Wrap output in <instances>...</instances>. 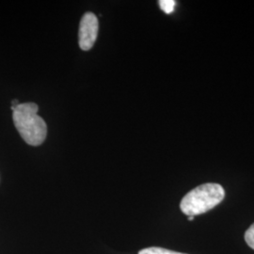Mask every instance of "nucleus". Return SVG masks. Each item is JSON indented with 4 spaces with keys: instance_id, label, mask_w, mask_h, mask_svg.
Here are the masks:
<instances>
[{
    "instance_id": "423d86ee",
    "label": "nucleus",
    "mask_w": 254,
    "mask_h": 254,
    "mask_svg": "<svg viewBox=\"0 0 254 254\" xmlns=\"http://www.w3.org/2000/svg\"><path fill=\"white\" fill-rule=\"evenodd\" d=\"M245 241L248 245L254 250V223L246 231Z\"/></svg>"
},
{
    "instance_id": "39448f33",
    "label": "nucleus",
    "mask_w": 254,
    "mask_h": 254,
    "mask_svg": "<svg viewBox=\"0 0 254 254\" xmlns=\"http://www.w3.org/2000/svg\"><path fill=\"white\" fill-rule=\"evenodd\" d=\"M158 3L161 9L167 14H170L173 12L176 4L174 0H160Z\"/></svg>"
},
{
    "instance_id": "f03ea898",
    "label": "nucleus",
    "mask_w": 254,
    "mask_h": 254,
    "mask_svg": "<svg viewBox=\"0 0 254 254\" xmlns=\"http://www.w3.org/2000/svg\"><path fill=\"white\" fill-rule=\"evenodd\" d=\"M225 197L224 189L214 183L203 184L190 191L181 200V211L189 217L204 214L219 204Z\"/></svg>"
},
{
    "instance_id": "f257e3e1",
    "label": "nucleus",
    "mask_w": 254,
    "mask_h": 254,
    "mask_svg": "<svg viewBox=\"0 0 254 254\" xmlns=\"http://www.w3.org/2000/svg\"><path fill=\"white\" fill-rule=\"evenodd\" d=\"M38 109L35 103H24L12 110L14 126L28 145H41L47 136V126L38 115Z\"/></svg>"
},
{
    "instance_id": "0eeeda50",
    "label": "nucleus",
    "mask_w": 254,
    "mask_h": 254,
    "mask_svg": "<svg viewBox=\"0 0 254 254\" xmlns=\"http://www.w3.org/2000/svg\"><path fill=\"white\" fill-rule=\"evenodd\" d=\"M18 105H20V103H19L18 100H13L11 102V110H13V109H15Z\"/></svg>"
},
{
    "instance_id": "6e6552de",
    "label": "nucleus",
    "mask_w": 254,
    "mask_h": 254,
    "mask_svg": "<svg viewBox=\"0 0 254 254\" xmlns=\"http://www.w3.org/2000/svg\"><path fill=\"white\" fill-rule=\"evenodd\" d=\"M194 217H189V220H193Z\"/></svg>"
},
{
    "instance_id": "7ed1b4c3",
    "label": "nucleus",
    "mask_w": 254,
    "mask_h": 254,
    "mask_svg": "<svg viewBox=\"0 0 254 254\" xmlns=\"http://www.w3.org/2000/svg\"><path fill=\"white\" fill-rule=\"evenodd\" d=\"M99 23L98 19L92 12H87L83 15L78 31V44L84 51H89L94 46L98 35Z\"/></svg>"
},
{
    "instance_id": "20e7f679",
    "label": "nucleus",
    "mask_w": 254,
    "mask_h": 254,
    "mask_svg": "<svg viewBox=\"0 0 254 254\" xmlns=\"http://www.w3.org/2000/svg\"><path fill=\"white\" fill-rule=\"evenodd\" d=\"M138 254H187L173 252L171 250H167L164 248H159V247H151V248H146L141 250Z\"/></svg>"
}]
</instances>
